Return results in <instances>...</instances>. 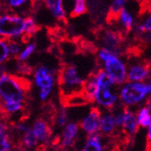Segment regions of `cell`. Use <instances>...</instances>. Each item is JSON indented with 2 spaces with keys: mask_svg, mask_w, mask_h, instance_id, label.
Masks as SVG:
<instances>
[{
  "mask_svg": "<svg viewBox=\"0 0 151 151\" xmlns=\"http://www.w3.org/2000/svg\"><path fill=\"white\" fill-rule=\"evenodd\" d=\"M30 83L24 76L10 73H0V105L5 117H12L23 111Z\"/></svg>",
  "mask_w": 151,
  "mask_h": 151,
  "instance_id": "1",
  "label": "cell"
},
{
  "mask_svg": "<svg viewBox=\"0 0 151 151\" xmlns=\"http://www.w3.org/2000/svg\"><path fill=\"white\" fill-rule=\"evenodd\" d=\"M85 79L74 64H64L58 71V84L64 99L83 93Z\"/></svg>",
  "mask_w": 151,
  "mask_h": 151,
  "instance_id": "2",
  "label": "cell"
},
{
  "mask_svg": "<svg viewBox=\"0 0 151 151\" xmlns=\"http://www.w3.org/2000/svg\"><path fill=\"white\" fill-rule=\"evenodd\" d=\"M120 103L126 108L140 107L151 96V82H130L121 84L118 91Z\"/></svg>",
  "mask_w": 151,
  "mask_h": 151,
  "instance_id": "3",
  "label": "cell"
},
{
  "mask_svg": "<svg viewBox=\"0 0 151 151\" xmlns=\"http://www.w3.org/2000/svg\"><path fill=\"white\" fill-rule=\"evenodd\" d=\"M120 57L103 47L96 51V60L117 85H121L127 81V66Z\"/></svg>",
  "mask_w": 151,
  "mask_h": 151,
  "instance_id": "4",
  "label": "cell"
},
{
  "mask_svg": "<svg viewBox=\"0 0 151 151\" xmlns=\"http://www.w3.org/2000/svg\"><path fill=\"white\" fill-rule=\"evenodd\" d=\"M32 82L38 90V99L41 102L47 101L58 83V73L55 69L41 64L32 70Z\"/></svg>",
  "mask_w": 151,
  "mask_h": 151,
  "instance_id": "5",
  "label": "cell"
},
{
  "mask_svg": "<svg viewBox=\"0 0 151 151\" xmlns=\"http://www.w3.org/2000/svg\"><path fill=\"white\" fill-rule=\"evenodd\" d=\"M25 36V17L15 11L0 13V37L6 40H22Z\"/></svg>",
  "mask_w": 151,
  "mask_h": 151,
  "instance_id": "6",
  "label": "cell"
},
{
  "mask_svg": "<svg viewBox=\"0 0 151 151\" xmlns=\"http://www.w3.org/2000/svg\"><path fill=\"white\" fill-rule=\"evenodd\" d=\"M96 38L99 41L101 47L106 48L118 56H122L124 37L121 31L109 28H100L97 31Z\"/></svg>",
  "mask_w": 151,
  "mask_h": 151,
  "instance_id": "7",
  "label": "cell"
},
{
  "mask_svg": "<svg viewBox=\"0 0 151 151\" xmlns=\"http://www.w3.org/2000/svg\"><path fill=\"white\" fill-rule=\"evenodd\" d=\"M115 87H97L93 97V103L103 109H112L117 106L119 99L118 92L113 90Z\"/></svg>",
  "mask_w": 151,
  "mask_h": 151,
  "instance_id": "8",
  "label": "cell"
},
{
  "mask_svg": "<svg viewBox=\"0 0 151 151\" xmlns=\"http://www.w3.org/2000/svg\"><path fill=\"white\" fill-rule=\"evenodd\" d=\"M151 78V65L146 60L129 61L127 67V81L145 82Z\"/></svg>",
  "mask_w": 151,
  "mask_h": 151,
  "instance_id": "9",
  "label": "cell"
},
{
  "mask_svg": "<svg viewBox=\"0 0 151 151\" xmlns=\"http://www.w3.org/2000/svg\"><path fill=\"white\" fill-rule=\"evenodd\" d=\"M101 113L102 111L99 109V107L97 106L90 107L88 112L81 120L79 125H80L81 130L86 135L99 133Z\"/></svg>",
  "mask_w": 151,
  "mask_h": 151,
  "instance_id": "10",
  "label": "cell"
},
{
  "mask_svg": "<svg viewBox=\"0 0 151 151\" xmlns=\"http://www.w3.org/2000/svg\"><path fill=\"white\" fill-rule=\"evenodd\" d=\"M80 125L78 123L70 122L62 128L61 135L58 140V144L60 148L68 149L74 147L76 141L78 140L79 133H80Z\"/></svg>",
  "mask_w": 151,
  "mask_h": 151,
  "instance_id": "11",
  "label": "cell"
},
{
  "mask_svg": "<svg viewBox=\"0 0 151 151\" xmlns=\"http://www.w3.org/2000/svg\"><path fill=\"white\" fill-rule=\"evenodd\" d=\"M39 143V147H47L52 143V129L49 123L44 119H37L31 126Z\"/></svg>",
  "mask_w": 151,
  "mask_h": 151,
  "instance_id": "12",
  "label": "cell"
},
{
  "mask_svg": "<svg viewBox=\"0 0 151 151\" xmlns=\"http://www.w3.org/2000/svg\"><path fill=\"white\" fill-rule=\"evenodd\" d=\"M139 127L140 126L138 124V122H137L136 114L130 108L125 107L123 122L121 128V132L122 133L124 137L128 141L133 139V137H134V135L138 133Z\"/></svg>",
  "mask_w": 151,
  "mask_h": 151,
  "instance_id": "13",
  "label": "cell"
},
{
  "mask_svg": "<svg viewBox=\"0 0 151 151\" xmlns=\"http://www.w3.org/2000/svg\"><path fill=\"white\" fill-rule=\"evenodd\" d=\"M47 9L51 16L58 22L67 21V9L65 0H43Z\"/></svg>",
  "mask_w": 151,
  "mask_h": 151,
  "instance_id": "14",
  "label": "cell"
},
{
  "mask_svg": "<svg viewBox=\"0 0 151 151\" xmlns=\"http://www.w3.org/2000/svg\"><path fill=\"white\" fill-rule=\"evenodd\" d=\"M106 112H102L100 117L99 133L103 136H113L116 134L117 126L115 123L114 113L110 109H106Z\"/></svg>",
  "mask_w": 151,
  "mask_h": 151,
  "instance_id": "15",
  "label": "cell"
},
{
  "mask_svg": "<svg viewBox=\"0 0 151 151\" xmlns=\"http://www.w3.org/2000/svg\"><path fill=\"white\" fill-rule=\"evenodd\" d=\"M114 23H119L120 29L122 34L124 32L125 35H128L129 32L133 31L134 27V18L133 13L130 10H128L126 8H124L118 16L116 22Z\"/></svg>",
  "mask_w": 151,
  "mask_h": 151,
  "instance_id": "16",
  "label": "cell"
},
{
  "mask_svg": "<svg viewBox=\"0 0 151 151\" xmlns=\"http://www.w3.org/2000/svg\"><path fill=\"white\" fill-rule=\"evenodd\" d=\"M14 144L10 132V127L5 120L0 117V151H9Z\"/></svg>",
  "mask_w": 151,
  "mask_h": 151,
  "instance_id": "17",
  "label": "cell"
},
{
  "mask_svg": "<svg viewBox=\"0 0 151 151\" xmlns=\"http://www.w3.org/2000/svg\"><path fill=\"white\" fill-rule=\"evenodd\" d=\"M103 135L100 134H94L87 135L85 139L82 150L83 151H102L105 150L106 147L103 142Z\"/></svg>",
  "mask_w": 151,
  "mask_h": 151,
  "instance_id": "18",
  "label": "cell"
},
{
  "mask_svg": "<svg viewBox=\"0 0 151 151\" xmlns=\"http://www.w3.org/2000/svg\"><path fill=\"white\" fill-rule=\"evenodd\" d=\"M137 122L142 128H147L151 123V96L139 108L136 113Z\"/></svg>",
  "mask_w": 151,
  "mask_h": 151,
  "instance_id": "19",
  "label": "cell"
},
{
  "mask_svg": "<svg viewBox=\"0 0 151 151\" xmlns=\"http://www.w3.org/2000/svg\"><path fill=\"white\" fill-rule=\"evenodd\" d=\"M127 0H111L107 14V22L112 24L116 22L120 12L125 8Z\"/></svg>",
  "mask_w": 151,
  "mask_h": 151,
  "instance_id": "20",
  "label": "cell"
},
{
  "mask_svg": "<svg viewBox=\"0 0 151 151\" xmlns=\"http://www.w3.org/2000/svg\"><path fill=\"white\" fill-rule=\"evenodd\" d=\"M140 13L143 17L141 19V22L135 26V32H151V5L148 6V8H143Z\"/></svg>",
  "mask_w": 151,
  "mask_h": 151,
  "instance_id": "21",
  "label": "cell"
},
{
  "mask_svg": "<svg viewBox=\"0 0 151 151\" xmlns=\"http://www.w3.org/2000/svg\"><path fill=\"white\" fill-rule=\"evenodd\" d=\"M21 143L24 148L26 149H35L39 147V143L36 138L35 134L32 132V128L30 127L26 132L21 136Z\"/></svg>",
  "mask_w": 151,
  "mask_h": 151,
  "instance_id": "22",
  "label": "cell"
},
{
  "mask_svg": "<svg viewBox=\"0 0 151 151\" xmlns=\"http://www.w3.org/2000/svg\"><path fill=\"white\" fill-rule=\"evenodd\" d=\"M88 11L87 0H73L71 9L70 10V16L75 18L85 14Z\"/></svg>",
  "mask_w": 151,
  "mask_h": 151,
  "instance_id": "23",
  "label": "cell"
},
{
  "mask_svg": "<svg viewBox=\"0 0 151 151\" xmlns=\"http://www.w3.org/2000/svg\"><path fill=\"white\" fill-rule=\"evenodd\" d=\"M36 48H37V45L35 42H29L22 47L21 53L19 54V56L16 58L19 61L27 62L29 58L35 53Z\"/></svg>",
  "mask_w": 151,
  "mask_h": 151,
  "instance_id": "24",
  "label": "cell"
},
{
  "mask_svg": "<svg viewBox=\"0 0 151 151\" xmlns=\"http://www.w3.org/2000/svg\"><path fill=\"white\" fill-rule=\"evenodd\" d=\"M35 0H6V5L9 10L19 13V10L24 9L25 8H30L35 3Z\"/></svg>",
  "mask_w": 151,
  "mask_h": 151,
  "instance_id": "25",
  "label": "cell"
},
{
  "mask_svg": "<svg viewBox=\"0 0 151 151\" xmlns=\"http://www.w3.org/2000/svg\"><path fill=\"white\" fill-rule=\"evenodd\" d=\"M39 30V25L36 22L35 19L30 15L25 17V36L24 38H31Z\"/></svg>",
  "mask_w": 151,
  "mask_h": 151,
  "instance_id": "26",
  "label": "cell"
},
{
  "mask_svg": "<svg viewBox=\"0 0 151 151\" xmlns=\"http://www.w3.org/2000/svg\"><path fill=\"white\" fill-rule=\"evenodd\" d=\"M54 122H55V125L58 128H63L69 122L68 109L65 108V106L62 107L58 112H56Z\"/></svg>",
  "mask_w": 151,
  "mask_h": 151,
  "instance_id": "27",
  "label": "cell"
},
{
  "mask_svg": "<svg viewBox=\"0 0 151 151\" xmlns=\"http://www.w3.org/2000/svg\"><path fill=\"white\" fill-rule=\"evenodd\" d=\"M11 58L9 49V40L0 37V64H3Z\"/></svg>",
  "mask_w": 151,
  "mask_h": 151,
  "instance_id": "28",
  "label": "cell"
},
{
  "mask_svg": "<svg viewBox=\"0 0 151 151\" xmlns=\"http://www.w3.org/2000/svg\"><path fill=\"white\" fill-rule=\"evenodd\" d=\"M23 45L22 40H9V49L11 58H17L21 53Z\"/></svg>",
  "mask_w": 151,
  "mask_h": 151,
  "instance_id": "29",
  "label": "cell"
},
{
  "mask_svg": "<svg viewBox=\"0 0 151 151\" xmlns=\"http://www.w3.org/2000/svg\"><path fill=\"white\" fill-rule=\"evenodd\" d=\"M146 139H147V147L148 149H151V123L147 126Z\"/></svg>",
  "mask_w": 151,
  "mask_h": 151,
  "instance_id": "30",
  "label": "cell"
},
{
  "mask_svg": "<svg viewBox=\"0 0 151 151\" xmlns=\"http://www.w3.org/2000/svg\"><path fill=\"white\" fill-rule=\"evenodd\" d=\"M3 114H2V109H1V105H0V117H2Z\"/></svg>",
  "mask_w": 151,
  "mask_h": 151,
  "instance_id": "31",
  "label": "cell"
}]
</instances>
